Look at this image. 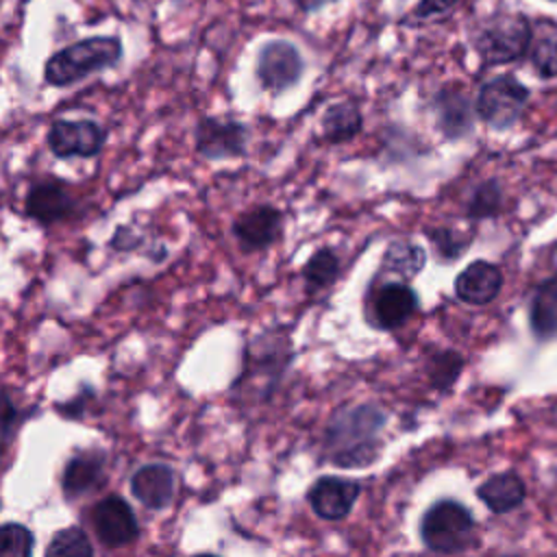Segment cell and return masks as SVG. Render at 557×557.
Listing matches in <instances>:
<instances>
[{
    "label": "cell",
    "mask_w": 557,
    "mask_h": 557,
    "mask_svg": "<svg viewBox=\"0 0 557 557\" xmlns=\"http://www.w3.org/2000/svg\"><path fill=\"white\" fill-rule=\"evenodd\" d=\"M196 150L207 159H235L246 152L248 128L233 117H202L194 131Z\"/></svg>",
    "instance_id": "obj_8"
},
{
    "label": "cell",
    "mask_w": 557,
    "mask_h": 557,
    "mask_svg": "<svg viewBox=\"0 0 557 557\" xmlns=\"http://www.w3.org/2000/svg\"><path fill=\"white\" fill-rule=\"evenodd\" d=\"M437 124L448 139H459L472 131V104L459 87H444L435 96Z\"/></svg>",
    "instance_id": "obj_16"
},
{
    "label": "cell",
    "mask_w": 557,
    "mask_h": 557,
    "mask_svg": "<svg viewBox=\"0 0 557 557\" xmlns=\"http://www.w3.org/2000/svg\"><path fill=\"white\" fill-rule=\"evenodd\" d=\"M305 70L298 48L287 39H270L257 54V81L270 94H283L294 87Z\"/></svg>",
    "instance_id": "obj_6"
},
{
    "label": "cell",
    "mask_w": 557,
    "mask_h": 557,
    "mask_svg": "<svg viewBox=\"0 0 557 557\" xmlns=\"http://www.w3.org/2000/svg\"><path fill=\"white\" fill-rule=\"evenodd\" d=\"M283 213L272 205H257L239 213L233 222V235L242 250L255 252L272 246L281 237Z\"/></svg>",
    "instance_id": "obj_11"
},
{
    "label": "cell",
    "mask_w": 557,
    "mask_h": 557,
    "mask_svg": "<svg viewBox=\"0 0 557 557\" xmlns=\"http://www.w3.org/2000/svg\"><path fill=\"white\" fill-rule=\"evenodd\" d=\"M429 239H431L435 252L440 255V259H444V261L457 259L468 248V244H470L468 237H463L457 231L446 228V226L429 231Z\"/></svg>",
    "instance_id": "obj_28"
},
{
    "label": "cell",
    "mask_w": 557,
    "mask_h": 557,
    "mask_svg": "<svg viewBox=\"0 0 557 557\" xmlns=\"http://www.w3.org/2000/svg\"><path fill=\"white\" fill-rule=\"evenodd\" d=\"M339 274V257L331 248H318L302 268V281L309 294L329 287Z\"/></svg>",
    "instance_id": "obj_22"
},
{
    "label": "cell",
    "mask_w": 557,
    "mask_h": 557,
    "mask_svg": "<svg viewBox=\"0 0 557 557\" xmlns=\"http://www.w3.org/2000/svg\"><path fill=\"white\" fill-rule=\"evenodd\" d=\"M426 261V252L422 246L411 242H392L381 259V270L385 274H396L403 281L413 278L418 272H422Z\"/></svg>",
    "instance_id": "obj_21"
},
{
    "label": "cell",
    "mask_w": 557,
    "mask_h": 557,
    "mask_svg": "<svg viewBox=\"0 0 557 557\" xmlns=\"http://www.w3.org/2000/svg\"><path fill=\"white\" fill-rule=\"evenodd\" d=\"M420 537L433 553H466L476 544L474 516L459 500L442 498L424 511L420 522Z\"/></svg>",
    "instance_id": "obj_3"
},
{
    "label": "cell",
    "mask_w": 557,
    "mask_h": 557,
    "mask_svg": "<svg viewBox=\"0 0 557 557\" xmlns=\"http://www.w3.org/2000/svg\"><path fill=\"white\" fill-rule=\"evenodd\" d=\"M94 553L91 540L81 527H67L52 535L50 544L46 546L48 557H65V555H78L89 557Z\"/></svg>",
    "instance_id": "obj_25"
},
{
    "label": "cell",
    "mask_w": 557,
    "mask_h": 557,
    "mask_svg": "<svg viewBox=\"0 0 557 557\" xmlns=\"http://www.w3.org/2000/svg\"><path fill=\"white\" fill-rule=\"evenodd\" d=\"M529 96V87L522 85L513 74H498L481 85L474 111L487 126L505 131L518 122Z\"/></svg>",
    "instance_id": "obj_5"
},
{
    "label": "cell",
    "mask_w": 557,
    "mask_h": 557,
    "mask_svg": "<svg viewBox=\"0 0 557 557\" xmlns=\"http://www.w3.org/2000/svg\"><path fill=\"white\" fill-rule=\"evenodd\" d=\"M137 244H139V237L133 235V231H131L128 226H120V228L115 231L113 239H111V246H113L115 250H131V248H135Z\"/></svg>",
    "instance_id": "obj_31"
},
{
    "label": "cell",
    "mask_w": 557,
    "mask_h": 557,
    "mask_svg": "<svg viewBox=\"0 0 557 557\" xmlns=\"http://www.w3.org/2000/svg\"><path fill=\"white\" fill-rule=\"evenodd\" d=\"M104 470V455L100 450L94 453H76L72 459H67L61 487L65 498H78L100 485Z\"/></svg>",
    "instance_id": "obj_17"
},
{
    "label": "cell",
    "mask_w": 557,
    "mask_h": 557,
    "mask_svg": "<svg viewBox=\"0 0 557 557\" xmlns=\"http://www.w3.org/2000/svg\"><path fill=\"white\" fill-rule=\"evenodd\" d=\"M461 368H463V357L455 350H437L426 361L429 381L440 392L448 389L457 381V376L461 374Z\"/></svg>",
    "instance_id": "obj_24"
},
{
    "label": "cell",
    "mask_w": 557,
    "mask_h": 557,
    "mask_svg": "<svg viewBox=\"0 0 557 557\" xmlns=\"http://www.w3.org/2000/svg\"><path fill=\"white\" fill-rule=\"evenodd\" d=\"M322 137L331 144H344L350 141L355 135H359L363 126L361 111L355 102H335L331 104L322 115Z\"/></svg>",
    "instance_id": "obj_19"
},
{
    "label": "cell",
    "mask_w": 557,
    "mask_h": 557,
    "mask_svg": "<svg viewBox=\"0 0 557 557\" xmlns=\"http://www.w3.org/2000/svg\"><path fill=\"white\" fill-rule=\"evenodd\" d=\"M459 0H418V4L411 9V13L407 17H403V22L407 24L411 22H426L433 17H440L448 11H453L457 7Z\"/></svg>",
    "instance_id": "obj_29"
},
{
    "label": "cell",
    "mask_w": 557,
    "mask_h": 557,
    "mask_svg": "<svg viewBox=\"0 0 557 557\" xmlns=\"http://www.w3.org/2000/svg\"><path fill=\"white\" fill-rule=\"evenodd\" d=\"M476 496L485 503V507L494 513H507L522 505L527 496L524 481L516 472H498L485 479L476 487Z\"/></svg>",
    "instance_id": "obj_18"
},
{
    "label": "cell",
    "mask_w": 557,
    "mask_h": 557,
    "mask_svg": "<svg viewBox=\"0 0 557 557\" xmlns=\"http://www.w3.org/2000/svg\"><path fill=\"white\" fill-rule=\"evenodd\" d=\"M529 59L533 70L542 78H555L557 76V26L553 22H546L537 37H533L529 48Z\"/></svg>",
    "instance_id": "obj_23"
},
{
    "label": "cell",
    "mask_w": 557,
    "mask_h": 557,
    "mask_svg": "<svg viewBox=\"0 0 557 557\" xmlns=\"http://www.w3.org/2000/svg\"><path fill=\"white\" fill-rule=\"evenodd\" d=\"M500 185L496 181H485L481 183L472 194H470V200H468V215L472 220H481V218H490L494 215L498 209H500Z\"/></svg>",
    "instance_id": "obj_27"
},
{
    "label": "cell",
    "mask_w": 557,
    "mask_h": 557,
    "mask_svg": "<svg viewBox=\"0 0 557 557\" xmlns=\"http://www.w3.org/2000/svg\"><path fill=\"white\" fill-rule=\"evenodd\" d=\"M418 296L405 281H387L372 296V324L385 331L403 326L416 311Z\"/></svg>",
    "instance_id": "obj_13"
},
{
    "label": "cell",
    "mask_w": 557,
    "mask_h": 557,
    "mask_svg": "<svg viewBox=\"0 0 557 557\" xmlns=\"http://www.w3.org/2000/svg\"><path fill=\"white\" fill-rule=\"evenodd\" d=\"M122 41L117 37H87L57 50L44 65V78L52 87H67L94 72L117 65L122 59Z\"/></svg>",
    "instance_id": "obj_2"
},
{
    "label": "cell",
    "mask_w": 557,
    "mask_h": 557,
    "mask_svg": "<svg viewBox=\"0 0 557 557\" xmlns=\"http://www.w3.org/2000/svg\"><path fill=\"white\" fill-rule=\"evenodd\" d=\"M550 2H557V0H550Z\"/></svg>",
    "instance_id": "obj_33"
},
{
    "label": "cell",
    "mask_w": 557,
    "mask_h": 557,
    "mask_svg": "<svg viewBox=\"0 0 557 557\" xmlns=\"http://www.w3.org/2000/svg\"><path fill=\"white\" fill-rule=\"evenodd\" d=\"M361 494V483L346 476L324 474L313 481L307 492V500L313 513L322 520H342L350 513L355 500Z\"/></svg>",
    "instance_id": "obj_10"
},
{
    "label": "cell",
    "mask_w": 557,
    "mask_h": 557,
    "mask_svg": "<svg viewBox=\"0 0 557 557\" xmlns=\"http://www.w3.org/2000/svg\"><path fill=\"white\" fill-rule=\"evenodd\" d=\"M531 329L540 339L557 337V276L537 287L531 302Z\"/></svg>",
    "instance_id": "obj_20"
},
{
    "label": "cell",
    "mask_w": 557,
    "mask_h": 557,
    "mask_svg": "<svg viewBox=\"0 0 557 557\" xmlns=\"http://www.w3.org/2000/svg\"><path fill=\"white\" fill-rule=\"evenodd\" d=\"M176 474L168 463H146L131 476L133 496L150 511L165 509L174 498Z\"/></svg>",
    "instance_id": "obj_14"
},
{
    "label": "cell",
    "mask_w": 557,
    "mask_h": 557,
    "mask_svg": "<svg viewBox=\"0 0 557 557\" xmlns=\"http://www.w3.org/2000/svg\"><path fill=\"white\" fill-rule=\"evenodd\" d=\"M533 41V26L522 13L492 15L474 35V50L483 65H505L524 57Z\"/></svg>",
    "instance_id": "obj_4"
},
{
    "label": "cell",
    "mask_w": 557,
    "mask_h": 557,
    "mask_svg": "<svg viewBox=\"0 0 557 557\" xmlns=\"http://www.w3.org/2000/svg\"><path fill=\"white\" fill-rule=\"evenodd\" d=\"M387 422L385 411L379 405L363 403L344 407L326 426V453L339 468H366L381 455V437Z\"/></svg>",
    "instance_id": "obj_1"
},
{
    "label": "cell",
    "mask_w": 557,
    "mask_h": 557,
    "mask_svg": "<svg viewBox=\"0 0 557 557\" xmlns=\"http://www.w3.org/2000/svg\"><path fill=\"white\" fill-rule=\"evenodd\" d=\"M17 418H20V411L13 407L11 396L4 392V398H2V437H4L2 446L4 448L9 446V442H11L13 433H15V424H20Z\"/></svg>",
    "instance_id": "obj_30"
},
{
    "label": "cell",
    "mask_w": 557,
    "mask_h": 557,
    "mask_svg": "<svg viewBox=\"0 0 557 557\" xmlns=\"http://www.w3.org/2000/svg\"><path fill=\"white\" fill-rule=\"evenodd\" d=\"M24 209L28 218L48 226L72 218V213L76 211V200L63 183L41 181L28 189Z\"/></svg>",
    "instance_id": "obj_12"
},
{
    "label": "cell",
    "mask_w": 557,
    "mask_h": 557,
    "mask_svg": "<svg viewBox=\"0 0 557 557\" xmlns=\"http://www.w3.org/2000/svg\"><path fill=\"white\" fill-rule=\"evenodd\" d=\"M104 146V128L94 120H57L48 128V148L59 159L94 157Z\"/></svg>",
    "instance_id": "obj_9"
},
{
    "label": "cell",
    "mask_w": 557,
    "mask_h": 557,
    "mask_svg": "<svg viewBox=\"0 0 557 557\" xmlns=\"http://www.w3.org/2000/svg\"><path fill=\"white\" fill-rule=\"evenodd\" d=\"M91 527L96 537L107 548H122L137 540L139 524L131 505L117 496L109 494L100 498L91 509Z\"/></svg>",
    "instance_id": "obj_7"
},
{
    "label": "cell",
    "mask_w": 557,
    "mask_h": 557,
    "mask_svg": "<svg viewBox=\"0 0 557 557\" xmlns=\"http://www.w3.org/2000/svg\"><path fill=\"white\" fill-rule=\"evenodd\" d=\"M33 531L20 522H4L0 529V557H28L33 553Z\"/></svg>",
    "instance_id": "obj_26"
},
{
    "label": "cell",
    "mask_w": 557,
    "mask_h": 557,
    "mask_svg": "<svg viewBox=\"0 0 557 557\" xmlns=\"http://www.w3.org/2000/svg\"><path fill=\"white\" fill-rule=\"evenodd\" d=\"M503 287L500 270L490 261H472L468 268L459 272L455 278V294L461 302L468 305H487L492 302Z\"/></svg>",
    "instance_id": "obj_15"
},
{
    "label": "cell",
    "mask_w": 557,
    "mask_h": 557,
    "mask_svg": "<svg viewBox=\"0 0 557 557\" xmlns=\"http://www.w3.org/2000/svg\"><path fill=\"white\" fill-rule=\"evenodd\" d=\"M294 2H296V7H298L305 15H309V13H315V11H320L322 7L333 4V2H337V0H294Z\"/></svg>",
    "instance_id": "obj_32"
}]
</instances>
